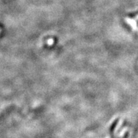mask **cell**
I'll return each mask as SVG.
<instances>
[{
	"label": "cell",
	"instance_id": "1",
	"mask_svg": "<svg viewBox=\"0 0 138 138\" xmlns=\"http://www.w3.org/2000/svg\"><path fill=\"white\" fill-rule=\"evenodd\" d=\"M0 32H1V30H0Z\"/></svg>",
	"mask_w": 138,
	"mask_h": 138
}]
</instances>
